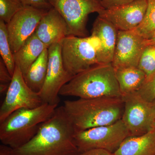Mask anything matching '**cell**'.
<instances>
[{"label":"cell","instance_id":"obj_1","mask_svg":"<svg viewBox=\"0 0 155 155\" xmlns=\"http://www.w3.org/2000/svg\"><path fill=\"white\" fill-rule=\"evenodd\" d=\"M75 130L63 106L43 123L30 141L13 149L14 155H77Z\"/></svg>","mask_w":155,"mask_h":155},{"label":"cell","instance_id":"obj_2","mask_svg":"<svg viewBox=\"0 0 155 155\" xmlns=\"http://www.w3.org/2000/svg\"><path fill=\"white\" fill-rule=\"evenodd\" d=\"M63 107L75 132H78L122 119L124 103L122 97L79 98L65 101Z\"/></svg>","mask_w":155,"mask_h":155},{"label":"cell","instance_id":"obj_3","mask_svg":"<svg viewBox=\"0 0 155 155\" xmlns=\"http://www.w3.org/2000/svg\"><path fill=\"white\" fill-rule=\"evenodd\" d=\"M59 95L84 99L122 97L111 63L95 65L75 75L62 87Z\"/></svg>","mask_w":155,"mask_h":155},{"label":"cell","instance_id":"obj_4","mask_svg":"<svg viewBox=\"0 0 155 155\" xmlns=\"http://www.w3.org/2000/svg\"><path fill=\"white\" fill-rule=\"evenodd\" d=\"M58 107V104L43 103L38 107L21 109L11 114L0 123L2 144L15 149L28 143Z\"/></svg>","mask_w":155,"mask_h":155},{"label":"cell","instance_id":"obj_5","mask_svg":"<svg viewBox=\"0 0 155 155\" xmlns=\"http://www.w3.org/2000/svg\"><path fill=\"white\" fill-rule=\"evenodd\" d=\"M61 47L64 67L73 77L90 67L105 64L101 41L93 35L85 37L68 35L61 41Z\"/></svg>","mask_w":155,"mask_h":155},{"label":"cell","instance_id":"obj_6","mask_svg":"<svg viewBox=\"0 0 155 155\" xmlns=\"http://www.w3.org/2000/svg\"><path fill=\"white\" fill-rule=\"evenodd\" d=\"M130 136L122 119L111 125L75 132L74 141L79 153L94 149L114 153Z\"/></svg>","mask_w":155,"mask_h":155},{"label":"cell","instance_id":"obj_7","mask_svg":"<svg viewBox=\"0 0 155 155\" xmlns=\"http://www.w3.org/2000/svg\"><path fill=\"white\" fill-rule=\"evenodd\" d=\"M65 19L69 35L88 36L87 23L92 13L99 14L104 10L101 0H48Z\"/></svg>","mask_w":155,"mask_h":155},{"label":"cell","instance_id":"obj_8","mask_svg":"<svg viewBox=\"0 0 155 155\" xmlns=\"http://www.w3.org/2000/svg\"><path fill=\"white\" fill-rule=\"evenodd\" d=\"M122 97L124 103L122 120L130 136L143 135L154 129L155 114L150 103L145 101L136 92Z\"/></svg>","mask_w":155,"mask_h":155},{"label":"cell","instance_id":"obj_9","mask_svg":"<svg viewBox=\"0 0 155 155\" xmlns=\"http://www.w3.org/2000/svg\"><path fill=\"white\" fill-rule=\"evenodd\" d=\"M43 104L38 94L33 91L26 84L22 72L16 66L12 80L0 108V123L17 110L33 109Z\"/></svg>","mask_w":155,"mask_h":155},{"label":"cell","instance_id":"obj_10","mask_svg":"<svg viewBox=\"0 0 155 155\" xmlns=\"http://www.w3.org/2000/svg\"><path fill=\"white\" fill-rule=\"evenodd\" d=\"M48 50L47 73L44 84L38 94L43 103L58 104L60 90L73 77L64 67L61 54V42L51 45Z\"/></svg>","mask_w":155,"mask_h":155},{"label":"cell","instance_id":"obj_11","mask_svg":"<svg viewBox=\"0 0 155 155\" xmlns=\"http://www.w3.org/2000/svg\"><path fill=\"white\" fill-rule=\"evenodd\" d=\"M47 11L24 6L6 24L9 43L13 54L17 52L35 32L39 23Z\"/></svg>","mask_w":155,"mask_h":155},{"label":"cell","instance_id":"obj_12","mask_svg":"<svg viewBox=\"0 0 155 155\" xmlns=\"http://www.w3.org/2000/svg\"><path fill=\"white\" fill-rule=\"evenodd\" d=\"M147 39L135 30L118 31L112 64L114 69L137 67L145 48Z\"/></svg>","mask_w":155,"mask_h":155},{"label":"cell","instance_id":"obj_13","mask_svg":"<svg viewBox=\"0 0 155 155\" xmlns=\"http://www.w3.org/2000/svg\"><path fill=\"white\" fill-rule=\"evenodd\" d=\"M148 0L134 2L101 11L98 16L112 23L118 31L135 30L143 21Z\"/></svg>","mask_w":155,"mask_h":155},{"label":"cell","instance_id":"obj_14","mask_svg":"<svg viewBox=\"0 0 155 155\" xmlns=\"http://www.w3.org/2000/svg\"><path fill=\"white\" fill-rule=\"evenodd\" d=\"M35 33L47 46L60 42L69 35L68 25L55 9L52 8L42 17Z\"/></svg>","mask_w":155,"mask_h":155},{"label":"cell","instance_id":"obj_15","mask_svg":"<svg viewBox=\"0 0 155 155\" xmlns=\"http://www.w3.org/2000/svg\"><path fill=\"white\" fill-rule=\"evenodd\" d=\"M118 32V30L112 23L99 16L94 23L91 35L97 37L101 41L105 64H112Z\"/></svg>","mask_w":155,"mask_h":155},{"label":"cell","instance_id":"obj_16","mask_svg":"<svg viewBox=\"0 0 155 155\" xmlns=\"http://www.w3.org/2000/svg\"><path fill=\"white\" fill-rule=\"evenodd\" d=\"M114 155H155V129L140 136H129Z\"/></svg>","mask_w":155,"mask_h":155},{"label":"cell","instance_id":"obj_17","mask_svg":"<svg viewBox=\"0 0 155 155\" xmlns=\"http://www.w3.org/2000/svg\"><path fill=\"white\" fill-rule=\"evenodd\" d=\"M48 47L44 44L34 33L23 45L14 54L16 66L25 76L28 69Z\"/></svg>","mask_w":155,"mask_h":155},{"label":"cell","instance_id":"obj_18","mask_svg":"<svg viewBox=\"0 0 155 155\" xmlns=\"http://www.w3.org/2000/svg\"><path fill=\"white\" fill-rule=\"evenodd\" d=\"M114 69L122 96L138 91L146 80L145 73L137 67Z\"/></svg>","mask_w":155,"mask_h":155},{"label":"cell","instance_id":"obj_19","mask_svg":"<svg viewBox=\"0 0 155 155\" xmlns=\"http://www.w3.org/2000/svg\"><path fill=\"white\" fill-rule=\"evenodd\" d=\"M48 63V50L45 49L31 66L24 77L25 82L33 91L39 93L44 84Z\"/></svg>","mask_w":155,"mask_h":155},{"label":"cell","instance_id":"obj_20","mask_svg":"<svg viewBox=\"0 0 155 155\" xmlns=\"http://www.w3.org/2000/svg\"><path fill=\"white\" fill-rule=\"evenodd\" d=\"M0 54L4 64L11 76L14 74L16 65L8 38L7 24L0 20Z\"/></svg>","mask_w":155,"mask_h":155},{"label":"cell","instance_id":"obj_21","mask_svg":"<svg viewBox=\"0 0 155 155\" xmlns=\"http://www.w3.org/2000/svg\"><path fill=\"white\" fill-rule=\"evenodd\" d=\"M136 31L144 38H147L155 31V0H148L147 7L143 21Z\"/></svg>","mask_w":155,"mask_h":155},{"label":"cell","instance_id":"obj_22","mask_svg":"<svg viewBox=\"0 0 155 155\" xmlns=\"http://www.w3.org/2000/svg\"><path fill=\"white\" fill-rule=\"evenodd\" d=\"M24 7L20 0H0V20L7 24Z\"/></svg>","mask_w":155,"mask_h":155},{"label":"cell","instance_id":"obj_23","mask_svg":"<svg viewBox=\"0 0 155 155\" xmlns=\"http://www.w3.org/2000/svg\"><path fill=\"white\" fill-rule=\"evenodd\" d=\"M138 68L142 70L147 78L155 72V46L148 44L139 63Z\"/></svg>","mask_w":155,"mask_h":155},{"label":"cell","instance_id":"obj_24","mask_svg":"<svg viewBox=\"0 0 155 155\" xmlns=\"http://www.w3.org/2000/svg\"><path fill=\"white\" fill-rule=\"evenodd\" d=\"M136 93L148 102L153 101L155 99V72L147 78L143 86Z\"/></svg>","mask_w":155,"mask_h":155},{"label":"cell","instance_id":"obj_25","mask_svg":"<svg viewBox=\"0 0 155 155\" xmlns=\"http://www.w3.org/2000/svg\"><path fill=\"white\" fill-rule=\"evenodd\" d=\"M12 76L9 73L2 59L0 60V92L4 94L7 92L12 80Z\"/></svg>","mask_w":155,"mask_h":155},{"label":"cell","instance_id":"obj_26","mask_svg":"<svg viewBox=\"0 0 155 155\" xmlns=\"http://www.w3.org/2000/svg\"><path fill=\"white\" fill-rule=\"evenodd\" d=\"M24 6L48 11L52 7L48 0H20Z\"/></svg>","mask_w":155,"mask_h":155},{"label":"cell","instance_id":"obj_27","mask_svg":"<svg viewBox=\"0 0 155 155\" xmlns=\"http://www.w3.org/2000/svg\"><path fill=\"white\" fill-rule=\"evenodd\" d=\"M105 9L123 5L134 2L136 0H101Z\"/></svg>","mask_w":155,"mask_h":155},{"label":"cell","instance_id":"obj_28","mask_svg":"<svg viewBox=\"0 0 155 155\" xmlns=\"http://www.w3.org/2000/svg\"><path fill=\"white\" fill-rule=\"evenodd\" d=\"M77 155H114V153L101 149H94L79 153Z\"/></svg>","mask_w":155,"mask_h":155},{"label":"cell","instance_id":"obj_29","mask_svg":"<svg viewBox=\"0 0 155 155\" xmlns=\"http://www.w3.org/2000/svg\"><path fill=\"white\" fill-rule=\"evenodd\" d=\"M0 155H14L13 149L10 147L2 144L0 145Z\"/></svg>","mask_w":155,"mask_h":155},{"label":"cell","instance_id":"obj_30","mask_svg":"<svg viewBox=\"0 0 155 155\" xmlns=\"http://www.w3.org/2000/svg\"><path fill=\"white\" fill-rule=\"evenodd\" d=\"M147 40L148 44L155 46V31L147 38Z\"/></svg>","mask_w":155,"mask_h":155},{"label":"cell","instance_id":"obj_31","mask_svg":"<svg viewBox=\"0 0 155 155\" xmlns=\"http://www.w3.org/2000/svg\"><path fill=\"white\" fill-rule=\"evenodd\" d=\"M150 103L151 104L153 110L154 111L155 114V99L153 100V101Z\"/></svg>","mask_w":155,"mask_h":155},{"label":"cell","instance_id":"obj_32","mask_svg":"<svg viewBox=\"0 0 155 155\" xmlns=\"http://www.w3.org/2000/svg\"><path fill=\"white\" fill-rule=\"evenodd\" d=\"M154 128L155 129V122L154 124Z\"/></svg>","mask_w":155,"mask_h":155}]
</instances>
